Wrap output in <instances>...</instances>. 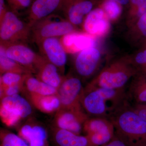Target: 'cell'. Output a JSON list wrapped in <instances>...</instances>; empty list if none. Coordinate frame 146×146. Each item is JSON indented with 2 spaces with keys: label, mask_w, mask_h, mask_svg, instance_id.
<instances>
[{
  "label": "cell",
  "mask_w": 146,
  "mask_h": 146,
  "mask_svg": "<svg viewBox=\"0 0 146 146\" xmlns=\"http://www.w3.org/2000/svg\"><path fill=\"white\" fill-rule=\"evenodd\" d=\"M109 119L114 126L115 134L127 146H146V122L125 101L110 112Z\"/></svg>",
  "instance_id": "cell-1"
},
{
  "label": "cell",
  "mask_w": 146,
  "mask_h": 146,
  "mask_svg": "<svg viewBox=\"0 0 146 146\" xmlns=\"http://www.w3.org/2000/svg\"><path fill=\"white\" fill-rule=\"evenodd\" d=\"M75 26L63 16L54 13L31 26V41L35 43L50 37H60L76 32Z\"/></svg>",
  "instance_id": "cell-2"
},
{
  "label": "cell",
  "mask_w": 146,
  "mask_h": 146,
  "mask_svg": "<svg viewBox=\"0 0 146 146\" xmlns=\"http://www.w3.org/2000/svg\"><path fill=\"white\" fill-rule=\"evenodd\" d=\"M30 41H31L30 25L9 9L0 22V45L27 44Z\"/></svg>",
  "instance_id": "cell-3"
},
{
  "label": "cell",
  "mask_w": 146,
  "mask_h": 146,
  "mask_svg": "<svg viewBox=\"0 0 146 146\" xmlns=\"http://www.w3.org/2000/svg\"><path fill=\"white\" fill-rule=\"evenodd\" d=\"M135 71L129 64L117 62L105 68L87 86L112 89H124Z\"/></svg>",
  "instance_id": "cell-4"
},
{
  "label": "cell",
  "mask_w": 146,
  "mask_h": 146,
  "mask_svg": "<svg viewBox=\"0 0 146 146\" xmlns=\"http://www.w3.org/2000/svg\"><path fill=\"white\" fill-rule=\"evenodd\" d=\"M32 112L30 103L19 94L1 99V120L9 127L18 125L21 120L29 117Z\"/></svg>",
  "instance_id": "cell-5"
},
{
  "label": "cell",
  "mask_w": 146,
  "mask_h": 146,
  "mask_svg": "<svg viewBox=\"0 0 146 146\" xmlns=\"http://www.w3.org/2000/svg\"><path fill=\"white\" fill-rule=\"evenodd\" d=\"M84 91L80 79L70 75L64 76L57 89V95L61 104L60 108H83L81 101Z\"/></svg>",
  "instance_id": "cell-6"
},
{
  "label": "cell",
  "mask_w": 146,
  "mask_h": 146,
  "mask_svg": "<svg viewBox=\"0 0 146 146\" xmlns=\"http://www.w3.org/2000/svg\"><path fill=\"white\" fill-rule=\"evenodd\" d=\"M93 146H101L109 142L115 135L114 126L109 119L103 117L89 118L83 125Z\"/></svg>",
  "instance_id": "cell-7"
},
{
  "label": "cell",
  "mask_w": 146,
  "mask_h": 146,
  "mask_svg": "<svg viewBox=\"0 0 146 146\" xmlns=\"http://www.w3.org/2000/svg\"><path fill=\"white\" fill-rule=\"evenodd\" d=\"M2 46L9 57L27 68L34 75L40 63L45 59L40 54L30 48L27 44L15 43Z\"/></svg>",
  "instance_id": "cell-8"
},
{
  "label": "cell",
  "mask_w": 146,
  "mask_h": 146,
  "mask_svg": "<svg viewBox=\"0 0 146 146\" xmlns=\"http://www.w3.org/2000/svg\"><path fill=\"white\" fill-rule=\"evenodd\" d=\"M89 118L83 108H60L55 114L53 127L80 135L84 124Z\"/></svg>",
  "instance_id": "cell-9"
},
{
  "label": "cell",
  "mask_w": 146,
  "mask_h": 146,
  "mask_svg": "<svg viewBox=\"0 0 146 146\" xmlns=\"http://www.w3.org/2000/svg\"><path fill=\"white\" fill-rule=\"evenodd\" d=\"M40 54L55 65L62 74L65 72L67 56L59 37L46 38L36 43Z\"/></svg>",
  "instance_id": "cell-10"
},
{
  "label": "cell",
  "mask_w": 146,
  "mask_h": 146,
  "mask_svg": "<svg viewBox=\"0 0 146 146\" xmlns=\"http://www.w3.org/2000/svg\"><path fill=\"white\" fill-rule=\"evenodd\" d=\"M81 103L84 110L95 117H106L109 115L108 112H110L107 102L96 88H84Z\"/></svg>",
  "instance_id": "cell-11"
},
{
  "label": "cell",
  "mask_w": 146,
  "mask_h": 146,
  "mask_svg": "<svg viewBox=\"0 0 146 146\" xmlns=\"http://www.w3.org/2000/svg\"><path fill=\"white\" fill-rule=\"evenodd\" d=\"M93 6L91 0H65L60 11L63 17L76 26L84 23Z\"/></svg>",
  "instance_id": "cell-12"
},
{
  "label": "cell",
  "mask_w": 146,
  "mask_h": 146,
  "mask_svg": "<svg viewBox=\"0 0 146 146\" xmlns=\"http://www.w3.org/2000/svg\"><path fill=\"white\" fill-rule=\"evenodd\" d=\"M18 134L29 146H50L49 131L40 124L27 122L18 129Z\"/></svg>",
  "instance_id": "cell-13"
},
{
  "label": "cell",
  "mask_w": 146,
  "mask_h": 146,
  "mask_svg": "<svg viewBox=\"0 0 146 146\" xmlns=\"http://www.w3.org/2000/svg\"><path fill=\"white\" fill-rule=\"evenodd\" d=\"M100 58V53L95 46L80 51L74 62V68L77 74L83 78L91 76L96 70Z\"/></svg>",
  "instance_id": "cell-14"
},
{
  "label": "cell",
  "mask_w": 146,
  "mask_h": 146,
  "mask_svg": "<svg viewBox=\"0 0 146 146\" xmlns=\"http://www.w3.org/2000/svg\"><path fill=\"white\" fill-rule=\"evenodd\" d=\"M65 0H34L27 12V22L31 26L37 21L60 11Z\"/></svg>",
  "instance_id": "cell-15"
},
{
  "label": "cell",
  "mask_w": 146,
  "mask_h": 146,
  "mask_svg": "<svg viewBox=\"0 0 146 146\" xmlns=\"http://www.w3.org/2000/svg\"><path fill=\"white\" fill-rule=\"evenodd\" d=\"M49 131L50 146H93L88 136L52 127Z\"/></svg>",
  "instance_id": "cell-16"
},
{
  "label": "cell",
  "mask_w": 146,
  "mask_h": 146,
  "mask_svg": "<svg viewBox=\"0 0 146 146\" xmlns=\"http://www.w3.org/2000/svg\"><path fill=\"white\" fill-rule=\"evenodd\" d=\"M109 20L102 8L95 9L86 16L83 23L84 28L90 35L102 36L109 30Z\"/></svg>",
  "instance_id": "cell-17"
},
{
  "label": "cell",
  "mask_w": 146,
  "mask_h": 146,
  "mask_svg": "<svg viewBox=\"0 0 146 146\" xmlns=\"http://www.w3.org/2000/svg\"><path fill=\"white\" fill-rule=\"evenodd\" d=\"M55 65L46 59L40 63L34 76L41 81L58 89L64 76Z\"/></svg>",
  "instance_id": "cell-18"
},
{
  "label": "cell",
  "mask_w": 146,
  "mask_h": 146,
  "mask_svg": "<svg viewBox=\"0 0 146 146\" xmlns=\"http://www.w3.org/2000/svg\"><path fill=\"white\" fill-rule=\"evenodd\" d=\"M28 94L32 104L43 113L55 114L60 108L61 104L57 94L45 96L33 94Z\"/></svg>",
  "instance_id": "cell-19"
},
{
  "label": "cell",
  "mask_w": 146,
  "mask_h": 146,
  "mask_svg": "<svg viewBox=\"0 0 146 146\" xmlns=\"http://www.w3.org/2000/svg\"><path fill=\"white\" fill-rule=\"evenodd\" d=\"M25 91L28 94L40 95H52L57 94V90L54 87L41 81L33 74H29L24 81Z\"/></svg>",
  "instance_id": "cell-20"
},
{
  "label": "cell",
  "mask_w": 146,
  "mask_h": 146,
  "mask_svg": "<svg viewBox=\"0 0 146 146\" xmlns=\"http://www.w3.org/2000/svg\"><path fill=\"white\" fill-rule=\"evenodd\" d=\"M18 73L21 74H32L27 68L22 66L7 55L4 47L0 45V73Z\"/></svg>",
  "instance_id": "cell-21"
},
{
  "label": "cell",
  "mask_w": 146,
  "mask_h": 146,
  "mask_svg": "<svg viewBox=\"0 0 146 146\" xmlns=\"http://www.w3.org/2000/svg\"><path fill=\"white\" fill-rule=\"evenodd\" d=\"M128 100L135 103H146V80L137 78L131 84L127 91Z\"/></svg>",
  "instance_id": "cell-22"
},
{
  "label": "cell",
  "mask_w": 146,
  "mask_h": 146,
  "mask_svg": "<svg viewBox=\"0 0 146 146\" xmlns=\"http://www.w3.org/2000/svg\"><path fill=\"white\" fill-rule=\"evenodd\" d=\"M90 35L78 33L76 32L65 36L66 44L69 46L74 44L78 50L81 51L87 48L95 46V39Z\"/></svg>",
  "instance_id": "cell-23"
},
{
  "label": "cell",
  "mask_w": 146,
  "mask_h": 146,
  "mask_svg": "<svg viewBox=\"0 0 146 146\" xmlns=\"http://www.w3.org/2000/svg\"><path fill=\"white\" fill-rule=\"evenodd\" d=\"M1 146H29L18 134L5 129L1 130Z\"/></svg>",
  "instance_id": "cell-24"
},
{
  "label": "cell",
  "mask_w": 146,
  "mask_h": 146,
  "mask_svg": "<svg viewBox=\"0 0 146 146\" xmlns=\"http://www.w3.org/2000/svg\"><path fill=\"white\" fill-rule=\"evenodd\" d=\"M100 8H102L110 20H116L121 13L122 5L117 2L110 0H104Z\"/></svg>",
  "instance_id": "cell-25"
},
{
  "label": "cell",
  "mask_w": 146,
  "mask_h": 146,
  "mask_svg": "<svg viewBox=\"0 0 146 146\" xmlns=\"http://www.w3.org/2000/svg\"><path fill=\"white\" fill-rule=\"evenodd\" d=\"M28 74H21L16 73L7 72L1 75V89H5L9 86L23 82Z\"/></svg>",
  "instance_id": "cell-26"
},
{
  "label": "cell",
  "mask_w": 146,
  "mask_h": 146,
  "mask_svg": "<svg viewBox=\"0 0 146 146\" xmlns=\"http://www.w3.org/2000/svg\"><path fill=\"white\" fill-rule=\"evenodd\" d=\"M9 10L20 16L27 12L34 0H5Z\"/></svg>",
  "instance_id": "cell-27"
},
{
  "label": "cell",
  "mask_w": 146,
  "mask_h": 146,
  "mask_svg": "<svg viewBox=\"0 0 146 146\" xmlns=\"http://www.w3.org/2000/svg\"><path fill=\"white\" fill-rule=\"evenodd\" d=\"M25 91L24 82L13 86H9L5 89H1V99L4 97L18 94L21 92Z\"/></svg>",
  "instance_id": "cell-28"
},
{
  "label": "cell",
  "mask_w": 146,
  "mask_h": 146,
  "mask_svg": "<svg viewBox=\"0 0 146 146\" xmlns=\"http://www.w3.org/2000/svg\"><path fill=\"white\" fill-rule=\"evenodd\" d=\"M131 106L136 114L142 119L146 122V103H134L132 104H131Z\"/></svg>",
  "instance_id": "cell-29"
},
{
  "label": "cell",
  "mask_w": 146,
  "mask_h": 146,
  "mask_svg": "<svg viewBox=\"0 0 146 146\" xmlns=\"http://www.w3.org/2000/svg\"><path fill=\"white\" fill-rule=\"evenodd\" d=\"M101 146H127L126 144L120 138L115 135L113 138L104 145Z\"/></svg>",
  "instance_id": "cell-30"
},
{
  "label": "cell",
  "mask_w": 146,
  "mask_h": 146,
  "mask_svg": "<svg viewBox=\"0 0 146 146\" xmlns=\"http://www.w3.org/2000/svg\"><path fill=\"white\" fill-rule=\"evenodd\" d=\"M132 13H135L138 17H141L146 13V0L136 8L131 9Z\"/></svg>",
  "instance_id": "cell-31"
},
{
  "label": "cell",
  "mask_w": 146,
  "mask_h": 146,
  "mask_svg": "<svg viewBox=\"0 0 146 146\" xmlns=\"http://www.w3.org/2000/svg\"><path fill=\"white\" fill-rule=\"evenodd\" d=\"M138 26L142 33L146 36V13L140 17Z\"/></svg>",
  "instance_id": "cell-32"
},
{
  "label": "cell",
  "mask_w": 146,
  "mask_h": 146,
  "mask_svg": "<svg viewBox=\"0 0 146 146\" xmlns=\"http://www.w3.org/2000/svg\"><path fill=\"white\" fill-rule=\"evenodd\" d=\"M8 9L5 0H0V22L2 21Z\"/></svg>",
  "instance_id": "cell-33"
},
{
  "label": "cell",
  "mask_w": 146,
  "mask_h": 146,
  "mask_svg": "<svg viewBox=\"0 0 146 146\" xmlns=\"http://www.w3.org/2000/svg\"><path fill=\"white\" fill-rule=\"evenodd\" d=\"M135 60L139 64H146V50L138 53L136 56Z\"/></svg>",
  "instance_id": "cell-34"
},
{
  "label": "cell",
  "mask_w": 146,
  "mask_h": 146,
  "mask_svg": "<svg viewBox=\"0 0 146 146\" xmlns=\"http://www.w3.org/2000/svg\"><path fill=\"white\" fill-rule=\"evenodd\" d=\"M145 1L146 0H129V2L131 5V9L136 8Z\"/></svg>",
  "instance_id": "cell-35"
},
{
  "label": "cell",
  "mask_w": 146,
  "mask_h": 146,
  "mask_svg": "<svg viewBox=\"0 0 146 146\" xmlns=\"http://www.w3.org/2000/svg\"><path fill=\"white\" fill-rule=\"evenodd\" d=\"M110 1H114L117 2L120 4L122 5H125L129 2V0H110Z\"/></svg>",
  "instance_id": "cell-36"
}]
</instances>
